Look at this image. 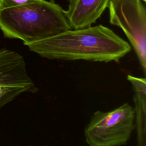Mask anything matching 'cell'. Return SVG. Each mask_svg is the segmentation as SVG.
I'll return each mask as SVG.
<instances>
[{
  "label": "cell",
  "mask_w": 146,
  "mask_h": 146,
  "mask_svg": "<svg viewBox=\"0 0 146 146\" xmlns=\"http://www.w3.org/2000/svg\"><path fill=\"white\" fill-rule=\"evenodd\" d=\"M42 58L66 60L119 62L131 49L127 42L103 25L69 30L25 44Z\"/></svg>",
  "instance_id": "obj_1"
},
{
  "label": "cell",
  "mask_w": 146,
  "mask_h": 146,
  "mask_svg": "<svg viewBox=\"0 0 146 146\" xmlns=\"http://www.w3.org/2000/svg\"><path fill=\"white\" fill-rule=\"evenodd\" d=\"M0 29L5 38L25 45L71 30L64 10L54 0H38L0 10Z\"/></svg>",
  "instance_id": "obj_2"
},
{
  "label": "cell",
  "mask_w": 146,
  "mask_h": 146,
  "mask_svg": "<svg viewBox=\"0 0 146 146\" xmlns=\"http://www.w3.org/2000/svg\"><path fill=\"white\" fill-rule=\"evenodd\" d=\"M135 108L125 103L115 109L94 112L84 129L89 146L125 145L135 128Z\"/></svg>",
  "instance_id": "obj_3"
},
{
  "label": "cell",
  "mask_w": 146,
  "mask_h": 146,
  "mask_svg": "<svg viewBox=\"0 0 146 146\" xmlns=\"http://www.w3.org/2000/svg\"><path fill=\"white\" fill-rule=\"evenodd\" d=\"M108 8L111 25L120 27L146 71V10L142 0H110Z\"/></svg>",
  "instance_id": "obj_4"
},
{
  "label": "cell",
  "mask_w": 146,
  "mask_h": 146,
  "mask_svg": "<svg viewBox=\"0 0 146 146\" xmlns=\"http://www.w3.org/2000/svg\"><path fill=\"white\" fill-rule=\"evenodd\" d=\"M34 83L29 76L23 57L7 49L0 50V109L21 94L33 92Z\"/></svg>",
  "instance_id": "obj_5"
},
{
  "label": "cell",
  "mask_w": 146,
  "mask_h": 146,
  "mask_svg": "<svg viewBox=\"0 0 146 146\" xmlns=\"http://www.w3.org/2000/svg\"><path fill=\"white\" fill-rule=\"evenodd\" d=\"M110 0H70L64 11L71 29L91 27L108 7Z\"/></svg>",
  "instance_id": "obj_6"
},
{
  "label": "cell",
  "mask_w": 146,
  "mask_h": 146,
  "mask_svg": "<svg viewBox=\"0 0 146 146\" xmlns=\"http://www.w3.org/2000/svg\"><path fill=\"white\" fill-rule=\"evenodd\" d=\"M127 79L131 83L134 93L133 100L135 102V117H136L137 144L138 146H146L145 78H141L128 75Z\"/></svg>",
  "instance_id": "obj_7"
},
{
  "label": "cell",
  "mask_w": 146,
  "mask_h": 146,
  "mask_svg": "<svg viewBox=\"0 0 146 146\" xmlns=\"http://www.w3.org/2000/svg\"><path fill=\"white\" fill-rule=\"evenodd\" d=\"M36 1L38 0H0V10L30 3Z\"/></svg>",
  "instance_id": "obj_8"
}]
</instances>
